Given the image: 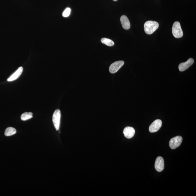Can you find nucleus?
I'll return each instance as SVG.
<instances>
[{
    "mask_svg": "<svg viewBox=\"0 0 196 196\" xmlns=\"http://www.w3.org/2000/svg\"><path fill=\"white\" fill-rule=\"evenodd\" d=\"M70 12H71V10H70V8H67L63 13V17H68L70 15Z\"/></svg>",
    "mask_w": 196,
    "mask_h": 196,
    "instance_id": "15",
    "label": "nucleus"
},
{
    "mask_svg": "<svg viewBox=\"0 0 196 196\" xmlns=\"http://www.w3.org/2000/svg\"><path fill=\"white\" fill-rule=\"evenodd\" d=\"M122 26L125 29H129L130 27V24L129 19L125 15L122 16L120 18Z\"/></svg>",
    "mask_w": 196,
    "mask_h": 196,
    "instance_id": "10",
    "label": "nucleus"
},
{
    "mask_svg": "<svg viewBox=\"0 0 196 196\" xmlns=\"http://www.w3.org/2000/svg\"><path fill=\"white\" fill-rule=\"evenodd\" d=\"M23 71V68L22 67H20L17 69V71L14 74H13L9 78H8L7 81L8 82H12L15 80L18 79L20 76L21 75V74L22 73Z\"/></svg>",
    "mask_w": 196,
    "mask_h": 196,
    "instance_id": "11",
    "label": "nucleus"
},
{
    "mask_svg": "<svg viewBox=\"0 0 196 196\" xmlns=\"http://www.w3.org/2000/svg\"><path fill=\"white\" fill-rule=\"evenodd\" d=\"M101 42L104 45L110 47L113 46L114 44V42L111 40L106 38H102L101 39Z\"/></svg>",
    "mask_w": 196,
    "mask_h": 196,
    "instance_id": "13",
    "label": "nucleus"
},
{
    "mask_svg": "<svg viewBox=\"0 0 196 196\" xmlns=\"http://www.w3.org/2000/svg\"><path fill=\"white\" fill-rule=\"evenodd\" d=\"M194 63V60L192 58H190L185 62L180 64L178 68L180 71L183 72L188 69Z\"/></svg>",
    "mask_w": 196,
    "mask_h": 196,
    "instance_id": "8",
    "label": "nucleus"
},
{
    "mask_svg": "<svg viewBox=\"0 0 196 196\" xmlns=\"http://www.w3.org/2000/svg\"><path fill=\"white\" fill-rule=\"evenodd\" d=\"M113 1H117V0H113Z\"/></svg>",
    "mask_w": 196,
    "mask_h": 196,
    "instance_id": "16",
    "label": "nucleus"
},
{
    "mask_svg": "<svg viewBox=\"0 0 196 196\" xmlns=\"http://www.w3.org/2000/svg\"><path fill=\"white\" fill-rule=\"evenodd\" d=\"M172 31V34L175 38H181L183 36V32L179 22H175L174 23Z\"/></svg>",
    "mask_w": 196,
    "mask_h": 196,
    "instance_id": "2",
    "label": "nucleus"
},
{
    "mask_svg": "<svg viewBox=\"0 0 196 196\" xmlns=\"http://www.w3.org/2000/svg\"><path fill=\"white\" fill-rule=\"evenodd\" d=\"M183 141L182 137L177 136L172 138L169 141V146L172 149L177 148L181 145Z\"/></svg>",
    "mask_w": 196,
    "mask_h": 196,
    "instance_id": "4",
    "label": "nucleus"
},
{
    "mask_svg": "<svg viewBox=\"0 0 196 196\" xmlns=\"http://www.w3.org/2000/svg\"><path fill=\"white\" fill-rule=\"evenodd\" d=\"M17 133V130L14 128L8 127L6 129L4 134L6 136H12L15 134Z\"/></svg>",
    "mask_w": 196,
    "mask_h": 196,
    "instance_id": "12",
    "label": "nucleus"
},
{
    "mask_svg": "<svg viewBox=\"0 0 196 196\" xmlns=\"http://www.w3.org/2000/svg\"><path fill=\"white\" fill-rule=\"evenodd\" d=\"M32 112H25L22 114L21 119L23 121H26L31 119L33 117Z\"/></svg>",
    "mask_w": 196,
    "mask_h": 196,
    "instance_id": "14",
    "label": "nucleus"
},
{
    "mask_svg": "<svg viewBox=\"0 0 196 196\" xmlns=\"http://www.w3.org/2000/svg\"><path fill=\"white\" fill-rule=\"evenodd\" d=\"M162 125V121L159 119L155 120L150 125L149 130L151 133H155L157 132L161 127Z\"/></svg>",
    "mask_w": 196,
    "mask_h": 196,
    "instance_id": "6",
    "label": "nucleus"
},
{
    "mask_svg": "<svg viewBox=\"0 0 196 196\" xmlns=\"http://www.w3.org/2000/svg\"><path fill=\"white\" fill-rule=\"evenodd\" d=\"M135 131L133 128L128 126L125 128L123 131V133L125 137L130 139L133 137L135 135Z\"/></svg>",
    "mask_w": 196,
    "mask_h": 196,
    "instance_id": "9",
    "label": "nucleus"
},
{
    "mask_svg": "<svg viewBox=\"0 0 196 196\" xmlns=\"http://www.w3.org/2000/svg\"><path fill=\"white\" fill-rule=\"evenodd\" d=\"M61 112L59 110H56L54 112L53 115L52 121L54 127L56 130L59 129Z\"/></svg>",
    "mask_w": 196,
    "mask_h": 196,
    "instance_id": "3",
    "label": "nucleus"
},
{
    "mask_svg": "<svg viewBox=\"0 0 196 196\" xmlns=\"http://www.w3.org/2000/svg\"><path fill=\"white\" fill-rule=\"evenodd\" d=\"M155 168L158 172L163 171L164 169V160L161 157H157L155 163Z\"/></svg>",
    "mask_w": 196,
    "mask_h": 196,
    "instance_id": "7",
    "label": "nucleus"
},
{
    "mask_svg": "<svg viewBox=\"0 0 196 196\" xmlns=\"http://www.w3.org/2000/svg\"><path fill=\"white\" fill-rule=\"evenodd\" d=\"M124 64V62L123 61H117L113 63L110 65L109 69L110 73H117Z\"/></svg>",
    "mask_w": 196,
    "mask_h": 196,
    "instance_id": "5",
    "label": "nucleus"
},
{
    "mask_svg": "<svg viewBox=\"0 0 196 196\" xmlns=\"http://www.w3.org/2000/svg\"><path fill=\"white\" fill-rule=\"evenodd\" d=\"M158 23L156 21H147L144 24V30L147 34L153 33L159 27Z\"/></svg>",
    "mask_w": 196,
    "mask_h": 196,
    "instance_id": "1",
    "label": "nucleus"
}]
</instances>
